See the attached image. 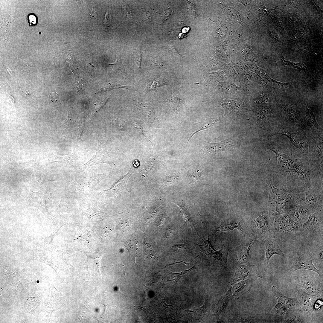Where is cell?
Wrapping results in <instances>:
<instances>
[{
	"label": "cell",
	"instance_id": "cell-1",
	"mask_svg": "<svg viewBox=\"0 0 323 323\" xmlns=\"http://www.w3.org/2000/svg\"><path fill=\"white\" fill-rule=\"evenodd\" d=\"M289 268L292 272L302 269L313 271L320 277L322 276L320 271L315 266L313 261L312 253L304 248L293 251L290 254Z\"/></svg>",
	"mask_w": 323,
	"mask_h": 323
},
{
	"label": "cell",
	"instance_id": "cell-2",
	"mask_svg": "<svg viewBox=\"0 0 323 323\" xmlns=\"http://www.w3.org/2000/svg\"><path fill=\"white\" fill-rule=\"evenodd\" d=\"M196 231L203 242L202 244L195 243L199 250L207 255L213 262L226 268L228 255L227 249L223 246L219 250H216L210 241L208 235V239L204 240L199 235L197 231Z\"/></svg>",
	"mask_w": 323,
	"mask_h": 323
},
{
	"label": "cell",
	"instance_id": "cell-3",
	"mask_svg": "<svg viewBox=\"0 0 323 323\" xmlns=\"http://www.w3.org/2000/svg\"><path fill=\"white\" fill-rule=\"evenodd\" d=\"M274 233H295L301 231L302 226L287 214L277 216L272 223Z\"/></svg>",
	"mask_w": 323,
	"mask_h": 323
},
{
	"label": "cell",
	"instance_id": "cell-4",
	"mask_svg": "<svg viewBox=\"0 0 323 323\" xmlns=\"http://www.w3.org/2000/svg\"><path fill=\"white\" fill-rule=\"evenodd\" d=\"M271 290L277 299L278 302L274 309L278 313L284 315L299 305V302L297 298H289L284 295L276 286H273Z\"/></svg>",
	"mask_w": 323,
	"mask_h": 323
},
{
	"label": "cell",
	"instance_id": "cell-5",
	"mask_svg": "<svg viewBox=\"0 0 323 323\" xmlns=\"http://www.w3.org/2000/svg\"><path fill=\"white\" fill-rule=\"evenodd\" d=\"M258 241L246 239L234 249L230 250L234 255L238 264L250 265L249 263L250 250L252 246Z\"/></svg>",
	"mask_w": 323,
	"mask_h": 323
},
{
	"label": "cell",
	"instance_id": "cell-6",
	"mask_svg": "<svg viewBox=\"0 0 323 323\" xmlns=\"http://www.w3.org/2000/svg\"><path fill=\"white\" fill-rule=\"evenodd\" d=\"M22 196L28 206L35 207L48 217H51V214L47 208L45 200L42 194L38 192L29 190L24 193Z\"/></svg>",
	"mask_w": 323,
	"mask_h": 323
},
{
	"label": "cell",
	"instance_id": "cell-7",
	"mask_svg": "<svg viewBox=\"0 0 323 323\" xmlns=\"http://www.w3.org/2000/svg\"><path fill=\"white\" fill-rule=\"evenodd\" d=\"M205 148L208 156H213L220 152L232 150L234 148L232 138H229L215 143L205 142Z\"/></svg>",
	"mask_w": 323,
	"mask_h": 323
},
{
	"label": "cell",
	"instance_id": "cell-8",
	"mask_svg": "<svg viewBox=\"0 0 323 323\" xmlns=\"http://www.w3.org/2000/svg\"><path fill=\"white\" fill-rule=\"evenodd\" d=\"M301 230L308 235L315 234L317 232L323 234V223L312 214L303 224Z\"/></svg>",
	"mask_w": 323,
	"mask_h": 323
},
{
	"label": "cell",
	"instance_id": "cell-9",
	"mask_svg": "<svg viewBox=\"0 0 323 323\" xmlns=\"http://www.w3.org/2000/svg\"><path fill=\"white\" fill-rule=\"evenodd\" d=\"M264 250L266 253V263L268 264L271 257L274 255H278L283 257L284 255L280 249L275 235L269 237L264 240L263 242Z\"/></svg>",
	"mask_w": 323,
	"mask_h": 323
},
{
	"label": "cell",
	"instance_id": "cell-10",
	"mask_svg": "<svg viewBox=\"0 0 323 323\" xmlns=\"http://www.w3.org/2000/svg\"><path fill=\"white\" fill-rule=\"evenodd\" d=\"M173 202L179 207L181 213L185 220L192 231L197 230V223L194 212L192 208L188 205L179 202Z\"/></svg>",
	"mask_w": 323,
	"mask_h": 323
},
{
	"label": "cell",
	"instance_id": "cell-11",
	"mask_svg": "<svg viewBox=\"0 0 323 323\" xmlns=\"http://www.w3.org/2000/svg\"><path fill=\"white\" fill-rule=\"evenodd\" d=\"M253 274L250 265L238 264L236 267L235 274L231 284L233 285L240 281L249 279Z\"/></svg>",
	"mask_w": 323,
	"mask_h": 323
},
{
	"label": "cell",
	"instance_id": "cell-12",
	"mask_svg": "<svg viewBox=\"0 0 323 323\" xmlns=\"http://www.w3.org/2000/svg\"><path fill=\"white\" fill-rule=\"evenodd\" d=\"M133 173L131 169L127 174L122 176L111 189L107 191V192L110 194L119 196L123 192H129L127 188V183Z\"/></svg>",
	"mask_w": 323,
	"mask_h": 323
},
{
	"label": "cell",
	"instance_id": "cell-13",
	"mask_svg": "<svg viewBox=\"0 0 323 323\" xmlns=\"http://www.w3.org/2000/svg\"><path fill=\"white\" fill-rule=\"evenodd\" d=\"M107 157L103 144L100 142H98L95 155L84 165L87 167L94 164L106 162Z\"/></svg>",
	"mask_w": 323,
	"mask_h": 323
},
{
	"label": "cell",
	"instance_id": "cell-14",
	"mask_svg": "<svg viewBox=\"0 0 323 323\" xmlns=\"http://www.w3.org/2000/svg\"><path fill=\"white\" fill-rule=\"evenodd\" d=\"M298 300L304 310L309 311L312 307L314 301L316 300V295L306 293L301 289L298 292Z\"/></svg>",
	"mask_w": 323,
	"mask_h": 323
},
{
	"label": "cell",
	"instance_id": "cell-15",
	"mask_svg": "<svg viewBox=\"0 0 323 323\" xmlns=\"http://www.w3.org/2000/svg\"><path fill=\"white\" fill-rule=\"evenodd\" d=\"M219 103L224 108L225 113L234 112L241 109L243 104L242 101L226 99L219 102Z\"/></svg>",
	"mask_w": 323,
	"mask_h": 323
},
{
	"label": "cell",
	"instance_id": "cell-16",
	"mask_svg": "<svg viewBox=\"0 0 323 323\" xmlns=\"http://www.w3.org/2000/svg\"><path fill=\"white\" fill-rule=\"evenodd\" d=\"M238 282L231 288L232 295L234 297L239 296L249 290L252 283L251 280L249 278Z\"/></svg>",
	"mask_w": 323,
	"mask_h": 323
},
{
	"label": "cell",
	"instance_id": "cell-17",
	"mask_svg": "<svg viewBox=\"0 0 323 323\" xmlns=\"http://www.w3.org/2000/svg\"><path fill=\"white\" fill-rule=\"evenodd\" d=\"M299 284L310 294L313 295L319 294L321 292L320 289L316 282L313 280L305 279L299 280Z\"/></svg>",
	"mask_w": 323,
	"mask_h": 323
},
{
	"label": "cell",
	"instance_id": "cell-18",
	"mask_svg": "<svg viewBox=\"0 0 323 323\" xmlns=\"http://www.w3.org/2000/svg\"><path fill=\"white\" fill-rule=\"evenodd\" d=\"M232 295L231 288L230 287L227 292L219 299L216 305V313L223 314L227 307Z\"/></svg>",
	"mask_w": 323,
	"mask_h": 323
},
{
	"label": "cell",
	"instance_id": "cell-19",
	"mask_svg": "<svg viewBox=\"0 0 323 323\" xmlns=\"http://www.w3.org/2000/svg\"><path fill=\"white\" fill-rule=\"evenodd\" d=\"M218 121V120H215L197 123L192 122L194 127H193L190 137L188 140V143L192 136L195 134L200 131L209 128L215 124Z\"/></svg>",
	"mask_w": 323,
	"mask_h": 323
},
{
	"label": "cell",
	"instance_id": "cell-20",
	"mask_svg": "<svg viewBox=\"0 0 323 323\" xmlns=\"http://www.w3.org/2000/svg\"><path fill=\"white\" fill-rule=\"evenodd\" d=\"M235 228L238 229L242 233L243 236V229L240 223L233 220L221 224L217 229L216 231L229 232Z\"/></svg>",
	"mask_w": 323,
	"mask_h": 323
},
{
	"label": "cell",
	"instance_id": "cell-21",
	"mask_svg": "<svg viewBox=\"0 0 323 323\" xmlns=\"http://www.w3.org/2000/svg\"><path fill=\"white\" fill-rule=\"evenodd\" d=\"M169 252L171 254L185 253L189 250L187 244L183 242L178 241L174 242L169 248Z\"/></svg>",
	"mask_w": 323,
	"mask_h": 323
},
{
	"label": "cell",
	"instance_id": "cell-22",
	"mask_svg": "<svg viewBox=\"0 0 323 323\" xmlns=\"http://www.w3.org/2000/svg\"><path fill=\"white\" fill-rule=\"evenodd\" d=\"M179 232V228L177 225L175 224L170 225L164 232V238L166 239H173L175 241L178 238Z\"/></svg>",
	"mask_w": 323,
	"mask_h": 323
},
{
	"label": "cell",
	"instance_id": "cell-23",
	"mask_svg": "<svg viewBox=\"0 0 323 323\" xmlns=\"http://www.w3.org/2000/svg\"><path fill=\"white\" fill-rule=\"evenodd\" d=\"M180 100L179 94L178 93H173L168 101L169 104L171 108L173 109L176 110L179 106Z\"/></svg>",
	"mask_w": 323,
	"mask_h": 323
},
{
	"label": "cell",
	"instance_id": "cell-24",
	"mask_svg": "<svg viewBox=\"0 0 323 323\" xmlns=\"http://www.w3.org/2000/svg\"><path fill=\"white\" fill-rule=\"evenodd\" d=\"M206 305L204 303L201 307H196L192 306L191 309L187 311L193 316L197 317L202 313H205L206 309Z\"/></svg>",
	"mask_w": 323,
	"mask_h": 323
},
{
	"label": "cell",
	"instance_id": "cell-25",
	"mask_svg": "<svg viewBox=\"0 0 323 323\" xmlns=\"http://www.w3.org/2000/svg\"><path fill=\"white\" fill-rule=\"evenodd\" d=\"M74 158V156L71 155L62 156L54 155V161L61 162L68 164L73 163Z\"/></svg>",
	"mask_w": 323,
	"mask_h": 323
},
{
	"label": "cell",
	"instance_id": "cell-26",
	"mask_svg": "<svg viewBox=\"0 0 323 323\" xmlns=\"http://www.w3.org/2000/svg\"><path fill=\"white\" fill-rule=\"evenodd\" d=\"M272 114L271 110L267 107H263L258 112V117L261 119L267 118L271 117Z\"/></svg>",
	"mask_w": 323,
	"mask_h": 323
},
{
	"label": "cell",
	"instance_id": "cell-27",
	"mask_svg": "<svg viewBox=\"0 0 323 323\" xmlns=\"http://www.w3.org/2000/svg\"><path fill=\"white\" fill-rule=\"evenodd\" d=\"M306 115L310 123L313 126L318 128L319 125L316 120L315 116L313 111L308 107V106L306 107Z\"/></svg>",
	"mask_w": 323,
	"mask_h": 323
},
{
	"label": "cell",
	"instance_id": "cell-28",
	"mask_svg": "<svg viewBox=\"0 0 323 323\" xmlns=\"http://www.w3.org/2000/svg\"><path fill=\"white\" fill-rule=\"evenodd\" d=\"M137 242L136 241L134 240H130L126 242V246L129 252L138 250V245Z\"/></svg>",
	"mask_w": 323,
	"mask_h": 323
},
{
	"label": "cell",
	"instance_id": "cell-29",
	"mask_svg": "<svg viewBox=\"0 0 323 323\" xmlns=\"http://www.w3.org/2000/svg\"><path fill=\"white\" fill-rule=\"evenodd\" d=\"M269 99V96L267 95L262 94L256 99L255 103L258 105H263L268 102Z\"/></svg>",
	"mask_w": 323,
	"mask_h": 323
},
{
	"label": "cell",
	"instance_id": "cell-30",
	"mask_svg": "<svg viewBox=\"0 0 323 323\" xmlns=\"http://www.w3.org/2000/svg\"><path fill=\"white\" fill-rule=\"evenodd\" d=\"M201 176V173L199 170L195 171L193 172L190 176L189 181L191 183H194L199 180Z\"/></svg>",
	"mask_w": 323,
	"mask_h": 323
},
{
	"label": "cell",
	"instance_id": "cell-31",
	"mask_svg": "<svg viewBox=\"0 0 323 323\" xmlns=\"http://www.w3.org/2000/svg\"><path fill=\"white\" fill-rule=\"evenodd\" d=\"M282 108L290 118L292 119L295 118V114L293 110L284 104L282 105Z\"/></svg>",
	"mask_w": 323,
	"mask_h": 323
},
{
	"label": "cell",
	"instance_id": "cell-32",
	"mask_svg": "<svg viewBox=\"0 0 323 323\" xmlns=\"http://www.w3.org/2000/svg\"><path fill=\"white\" fill-rule=\"evenodd\" d=\"M28 18V22L30 26L35 25L37 23V17L33 13L29 14Z\"/></svg>",
	"mask_w": 323,
	"mask_h": 323
},
{
	"label": "cell",
	"instance_id": "cell-33",
	"mask_svg": "<svg viewBox=\"0 0 323 323\" xmlns=\"http://www.w3.org/2000/svg\"><path fill=\"white\" fill-rule=\"evenodd\" d=\"M112 16L110 10H108L106 12L103 23L106 26H109L111 21Z\"/></svg>",
	"mask_w": 323,
	"mask_h": 323
},
{
	"label": "cell",
	"instance_id": "cell-34",
	"mask_svg": "<svg viewBox=\"0 0 323 323\" xmlns=\"http://www.w3.org/2000/svg\"><path fill=\"white\" fill-rule=\"evenodd\" d=\"M122 120L116 119L115 120V125L119 130L122 131L124 130L125 126Z\"/></svg>",
	"mask_w": 323,
	"mask_h": 323
},
{
	"label": "cell",
	"instance_id": "cell-35",
	"mask_svg": "<svg viewBox=\"0 0 323 323\" xmlns=\"http://www.w3.org/2000/svg\"><path fill=\"white\" fill-rule=\"evenodd\" d=\"M123 6L127 18L129 19H132L133 17V16L128 4L127 3L124 2Z\"/></svg>",
	"mask_w": 323,
	"mask_h": 323
},
{
	"label": "cell",
	"instance_id": "cell-36",
	"mask_svg": "<svg viewBox=\"0 0 323 323\" xmlns=\"http://www.w3.org/2000/svg\"><path fill=\"white\" fill-rule=\"evenodd\" d=\"M315 152L317 155L321 156L323 152V144L322 142L318 143L316 145L315 148Z\"/></svg>",
	"mask_w": 323,
	"mask_h": 323
},
{
	"label": "cell",
	"instance_id": "cell-37",
	"mask_svg": "<svg viewBox=\"0 0 323 323\" xmlns=\"http://www.w3.org/2000/svg\"><path fill=\"white\" fill-rule=\"evenodd\" d=\"M199 256V255H198L197 256H196V257L194 260H193L192 261H191V262H190L189 263H186V262H183V261H180V262H176L173 263H171V264H166V265L165 266V268L166 267H168V266H170V265H173L174 264H175V263H180L181 262L184 263L186 265H189V264L191 263H192L194 260L196 258H197V257H198Z\"/></svg>",
	"mask_w": 323,
	"mask_h": 323
},
{
	"label": "cell",
	"instance_id": "cell-38",
	"mask_svg": "<svg viewBox=\"0 0 323 323\" xmlns=\"http://www.w3.org/2000/svg\"><path fill=\"white\" fill-rule=\"evenodd\" d=\"M90 17H95L96 16V14L95 9L94 7H92L91 10V12L90 13Z\"/></svg>",
	"mask_w": 323,
	"mask_h": 323
},
{
	"label": "cell",
	"instance_id": "cell-39",
	"mask_svg": "<svg viewBox=\"0 0 323 323\" xmlns=\"http://www.w3.org/2000/svg\"><path fill=\"white\" fill-rule=\"evenodd\" d=\"M171 11L169 9L164 10L163 13L164 15L167 17L170 15Z\"/></svg>",
	"mask_w": 323,
	"mask_h": 323
},
{
	"label": "cell",
	"instance_id": "cell-40",
	"mask_svg": "<svg viewBox=\"0 0 323 323\" xmlns=\"http://www.w3.org/2000/svg\"><path fill=\"white\" fill-rule=\"evenodd\" d=\"M8 97H9V99H10L9 100H10V102H11V103H12L13 104H14V99H13V97L11 96H9Z\"/></svg>",
	"mask_w": 323,
	"mask_h": 323
},
{
	"label": "cell",
	"instance_id": "cell-41",
	"mask_svg": "<svg viewBox=\"0 0 323 323\" xmlns=\"http://www.w3.org/2000/svg\"><path fill=\"white\" fill-rule=\"evenodd\" d=\"M291 19V17H289V19Z\"/></svg>",
	"mask_w": 323,
	"mask_h": 323
},
{
	"label": "cell",
	"instance_id": "cell-42",
	"mask_svg": "<svg viewBox=\"0 0 323 323\" xmlns=\"http://www.w3.org/2000/svg\"><path fill=\"white\" fill-rule=\"evenodd\" d=\"M296 37H295L294 38V39H296Z\"/></svg>",
	"mask_w": 323,
	"mask_h": 323
}]
</instances>
